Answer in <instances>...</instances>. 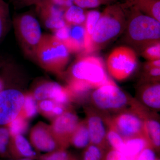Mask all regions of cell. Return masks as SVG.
Returning a JSON list of instances; mask_svg holds the SVG:
<instances>
[{
    "instance_id": "cell-20",
    "label": "cell",
    "mask_w": 160,
    "mask_h": 160,
    "mask_svg": "<svg viewBox=\"0 0 160 160\" xmlns=\"http://www.w3.org/2000/svg\"><path fill=\"white\" fill-rule=\"evenodd\" d=\"M13 153L21 157V158H30L33 159L36 153L27 139L22 135L15 137Z\"/></svg>"
},
{
    "instance_id": "cell-32",
    "label": "cell",
    "mask_w": 160,
    "mask_h": 160,
    "mask_svg": "<svg viewBox=\"0 0 160 160\" xmlns=\"http://www.w3.org/2000/svg\"><path fill=\"white\" fill-rule=\"evenodd\" d=\"M9 140V132L7 129H0V154L5 153L7 149Z\"/></svg>"
},
{
    "instance_id": "cell-35",
    "label": "cell",
    "mask_w": 160,
    "mask_h": 160,
    "mask_svg": "<svg viewBox=\"0 0 160 160\" xmlns=\"http://www.w3.org/2000/svg\"><path fill=\"white\" fill-rule=\"evenodd\" d=\"M56 104L53 101L44 100L40 103V107L43 111L46 112H51Z\"/></svg>"
},
{
    "instance_id": "cell-33",
    "label": "cell",
    "mask_w": 160,
    "mask_h": 160,
    "mask_svg": "<svg viewBox=\"0 0 160 160\" xmlns=\"http://www.w3.org/2000/svg\"><path fill=\"white\" fill-rule=\"evenodd\" d=\"M104 160H130L122 152L112 149H108L105 153Z\"/></svg>"
},
{
    "instance_id": "cell-24",
    "label": "cell",
    "mask_w": 160,
    "mask_h": 160,
    "mask_svg": "<svg viewBox=\"0 0 160 160\" xmlns=\"http://www.w3.org/2000/svg\"><path fill=\"white\" fill-rule=\"evenodd\" d=\"M106 141L110 149L122 153L125 144L124 139L109 125L106 134Z\"/></svg>"
},
{
    "instance_id": "cell-3",
    "label": "cell",
    "mask_w": 160,
    "mask_h": 160,
    "mask_svg": "<svg viewBox=\"0 0 160 160\" xmlns=\"http://www.w3.org/2000/svg\"><path fill=\"white\" fill-rule=\"evenodd\" d=\"M127 15L122 4L109 5L101 13L92 36V51L102 48L125 31Z\"/></svg>"
},
{
    "instance_id": "cell-10",
    "label": "cell",
    "mask_w": 160,
    "mask_h": 160,
    "mask_svg": "<svg viewBox=\"0 0 160 160\" xmlns=\"http://www.w3.org/2000/svg\"><path fill=\"white\" fill-rule=\"evenodd\" d=\"M24 95L16 89L0 92V125L9 124L18 116L25 101Z\"/></svg>"
},
{
    "instance_id": "cell-12",
    "label": "cell",
    "mask_w": 160,
    "mask_h": 160,
    "mask_svg": "<svg viewBox=\"0 0 160 160\" xmlns=\"http://www.w3.org/2000/svg\"><path fill=\"white\" fill-rule=\"evenodd\" d=\"M79 124L78 117L71 112H64L55 120L52 128L54 132L60 136V148L65 149L68 146Z\"/></svg>"
},
{
    "instance_id": "cell-22",
    "label": "cell",
    "mask_w": 160,
    "mask_h": 160,
    "mask_svg": "<svg viewBox=\"0 0 160 160\" xmlns=\"http://www.w3.org/2000/svg\"><path fill=\"white\" fill-rule=\"evenodd\" d=\"M101 13L97 10H90L86 11V19L85 23L86 36H87V46L86 52H90L92 51V36L99 19Z\"/></svg>"
},
{
    "instance_id": "cell-38",
    "label": "cell",
    "mask_w": 160,
    "mask_h": 160,
    "mask_svg": "<svg viewBox=\"0 0 160 160\" xmlns=\"http://www.w3.org/2000/svg\"><path fill=\"white\" fill-rule=\"evenodd\" d=\"M33 160V159H30V158H21V159H17V160Z\"/></svg>"
},
{
    "instance_id": "cell-5",
    "label": "cell",
    "mask_w": 160,
    "mask_h": 160,
    "mask_svg": "<svg viewBox=\"0 0 160 160\" xmlns=\"http://www.w3.org/2000/svg\"><path fill=\"white\" fill-rule=\"evenodd\" d=\"M71 80L87 83L92 89L110 81L102 59L86 56L79 58L72 66Z\"/></svg>"
},
{
    "instance_id": "cell-36",
    "label": "cell",
    "mask_w": 160,
    "mask_h": 160,
    "mask_svg": "<svg viewBox=\"0 0 160 160\" xmlns=\"http://www.w3.org/2000/svg\"><path fill=\"white\" fill-rule=\"evenodd\" d=\"M64 108L62 106L56 104L52 109V112L55 115L59 116L64 113Z\"/></svg>"
},
{
    "instance_id": "cell-15",
    "label": "cell",
    "mask_w": 160,
    "mask_h": 160,
    "mask_svg": "<svg viewBox=\"0 0 160 160\" xmlns=\"http://www.w3.org/2000/svg\"><path fill=\"white\" fill-rule=\"evenodd\" d=\"M33 146L39 151L50 152L56 150L57 142L46 129L39 127L33 129L31 135Z\"/></svg>"
},
{
    "instance_id": "cell-19",
    "label": "cell",
    "mask_w": 160,
    "mask_h": 160,
    "mask_svg": "<svg viewBox=\"0 0 160 160\" xmlns=\"http://www.w3.org/2000/svg\"><path fill=\"white\" fill-rule=\"evenodd\" d=\"M70 142L78 149H85L91 144L86 122L79 124L70 138Z\"/></svg>"
},
{
    "instance_id": "cell-1",
    "label": "cell",
    "mask_w": 160,
    "mask_h": 160,
    "mask_svg": "<svg viewBox=\"0 0 160 160\" xmlns=\"http://www.w3.org/2000/svg\"><path fill=\"white\" fill-rule=\"evenodd\" d=\"M122 5L127 15L126 42L141 53L148 46L160 42V22L133 6Z\"/></svg>"
},
{
    "instance_id": "cell-16",
    "label": "cell",
    "mask_w": 160,
    "mask_h": 160,
    "mask_svg": "<svg viewBox=\"0 0 160 160\" xmlns=\"http://www.w3.org/2000/svg\"><path fill=\"white\" fill-rule=\"evenodd\" d=\"M155 112H150L145 119V135L154 150H160V124Z\"/></svg>"
},
{
    "instance_id": "cell-26",
    "label": "cell",
    "mask_w": 160,
    "mask_h": 160,
    "mask_svg": "<svg viewBox=\"0 0 160 160\" xmlns=\"http://www.w3.org/2000/svg\"><path fill=\"white\" fill-rule=\"evenodd\" d=\"M48 153L43 156L41 160H76L66 151L65 149L60 148Z\"/></svg>"
},
{
    "instance_id": "cell-28",
    "label": "cell",
    "mask_w": 160,
    "mask_h": 160,
    "mask_svg": "<svg viewBox=\"0 0 160 160\" xmlns=\"http://www.w3.org/2000/svg\"><path fill=\"white\" fill-rule=\"evenodd\" d=\"M10 132L14 137L21 135L26 128V121L22 117L18 116L10 123Z\"/></svg>"
},
{
    "instance_id": "cell-8",
    "label": "cell",
    "mask_w": 160,
    "mask_h": 160,
    "mask_svg": "<svg viewBox=\"0 0 160 160\" xmlns=\"http://www.w3.org/2000/svg\"><path fill=\"white\" fill-rule=\"evenodd\" d=\"M137 66L135 51L126 46H120L113 49L106 61V67L109 74L118 81L130 77Z\"/></svg>"
},
{
    "instance_id": "cell-2",
    "label": "cell",
    "mask_w": 160,
    "mask_h": 160,
    "mask_svg": "<svg viewBox=\"0 0 160 160\" xmlns=\"http://www.w3.org/2000/svg\"><path fill=\"white\" fill-rule=\"evenodd\" d=\"M92 107L104 114H116L143 106L118 87L112 80L93 89L90 94ZM113 114V115H114Z\"/></svg>"
},
{
    "instance_id": "cell-27",
    "label": "cell",
    "mask_w": 160,
    "mask_h": 160,
    "mask_svg": "<svg viewBox=\"0 0 160 160\" xmlns=\"http://www.w3.org/2000/svg\"><path fill=\"white\" fill-rule=\"evenodd\" d=\"M141 54L149 61L159 59L160 58V42L152 44L145 48Z\"/></svg>"
},
{
    "instance_id": "cell-9",
    "label": "cell",
    "mask_w": 160,
    "mask_h": 160,
    "mask_svg": "<svg viewBox=\"0 0 160 160\" xmlns=\"http://www.w3.org/2000/svg\"><path fill=\"white\" fill-rule=\"evenodd\" d=\"M87 112L86 122L91 144L108 150L110 149L106 141V134L109 127V116L104 114L92 106H90Z\"/></svg>"
},
{
    "instance_id": "cell-4",
    "label": "cell",
    "mask_w": 160,
    "mask_h": 160,
    "mask_svg": "<svg viewBox=\"0 0 160 160\" xmlns=\"http://www.w3.org/2000/svg\"><path fill=\"white\" fill-rule=\"evenodd\" d=\"M69 53L65 45L54 35L44 34L33 58L45 69L59 72L67 65Z\"/></svg>"
},
{
    "instance_id": "cell-25",
    "label": "cell",
    "mask_w": 160,
    "mask_h": 160,
    "mask_svg": "<svg viewBox=\"0 0 160 160\" xmlns=\"http://www.w3.org/2000/svg\"><path fill=\"white\" fill-rule=\"evenodd\" d=\"M82 160H104L107 150L94 144H90L85 148Z\"/></svg>"
},
{
    "instance_id": "cell-13",
    "label": "cell",
    "mask_w": 160,
    "mask_h": 160,
    "mask_svg": "<svg viewBox=\"0 0 160 160\" xmlns=\"http://www.w3.org/2000/svg\"><path fill=\"white\" fill-rule=\"evenodd\" d=\"M139 102L149 111L156 112L160 109L159 81L144 82L138 90Z\"/></svg>"
},
{
    "instance_id": "cell-17",
    "label": "cell",
    "mask_w": 160,
    "mask_h": 160,
    "mask_svg": "<svg viewBox=\"0 0 160 160\" xmlns=\"http://www.w3.org/2000/svg\"><path fill=\"white\" fill-rule=\"evenodd\" d=\"M122 153L130 160H134L138 155L146 147H151L145 135H140L124 139Z\"/></svg>"
},
{
    "instance_id": "cell-30",
    "label": "cell",
    "mask_w": 160,
    "mask_h": 160,
    "mask_svg": "<svg viewBox=\"0 0 160 160\" xmlns=\"http://www.w3.org/2000/svg\"><path fill=\"white\" fill-rule=\"evenodd\" d=\"M155 150L152 147H146L138 155L134 160H157Z\"/></svg>"
},
{
    "instance_id": "cell-34",
    "label": "cell",
    "mask_w": 160,
    "mask_h": 160,
    "mask_svg": "<svg viewBox=\"0 0 160 160\" xmlns=\"http://www.w3.org/2000/svg\"><path fill=\"white\" fill-rule=\"evenodd\" d=\"M14 7L18 9L27 7V6H37L45 0H12Z\"/></svg>"
},
{
    "instance_id": "cell-37",
    "label": "cell",
    "mask_w": 160,
    "mask_h": 160,
    "mask_svg": "<svg viewBox=\"0 0 160 160\" xmlns=\"http://www.w3.org/2000/svg\"><path fill=\"white\" fill-rule=\"evenodd\" d=\"M114 0H99L101 4H107L112 2Z\"/></svg>"
},
{
    "instance_id": "cell-39",
    "label": "cell",
    "mask_w": 160,
    "mask_h": 160,
    "mask_svg": "<svg viewBox=\"0 0 160 160\" xmlns=\"http://www.w3.org/2000/svg\"><path fill=\"white\" fill-rule=\"evenodd\" d=\"M2 82L0 81V91H1V89H2Z\"/></svg>"
},
{
    "instance_id": "cell-29",
    "label": "cell",
    "mask_w": 160,
    "mask_h": 160,
    "mask_svg": "<svg viewBox=\"0 0 160 160\" xmlns=\"http://www.w3.org/2000/svg\"><path fill=\"white\" fill-rule=\"evenodd\" d=\"M22 109L27 117H32L36 114L37 107L32 97L28 96L25 98Z\"/></svg>"
},
{
    "instance_id": "cell-40",
    "label": "cell",
    "mask_w": 160,
    "mask_h": 160,
    "mask_svg": "<svg viewBox=\"0 0 160 160\" xmlns=\"http://www.w3.org/2000/svg\"><path fill=\"white\" fill-rule=\"evenodd\" d=\"M157 160H160L158 158Z\"/></svg>"
},
{
    "instance_id": "cell-14",
    "label": "cell",
    "mask_w": 160,
    "mask_h": 160,
    "mask_svg": "<svg viewBox=\"0 0 160 160\" xmlns=\"http://www.w3.org/2000/svg\"><path fill=\"white\" fill-rule=\"evenodd\" d=\"M69 26L68 38L63 44L69 52H78L81 50L86 51L87 46V36L85 25H71Z\"/></svg>"
},
{
    "instance_id": "cell-7",
    "label": "cell",
    "mask_w": 160,
    "mask_h": 160,
    "mask_svg": "<svg viewBox=\"0 0 160 160\" xmlns=\"http://www.w3.org/2000/svg\"><path fill=\"white\" fill-rule=\"evenodd\" d=\"M150 112L145 108L122 112L109 116V125L124 139L138 136H146L145 119Z\"/></svg>"
},
{
    "instance_id": "cell-6",
    "label": "cell",
    "mask_w": 160,
    "mask_h": 160,
    "mask_svg": "<svg viewBox=\"0 0 160 160\" xmlns=\"http://www.w3.org/2000/svg\"><path fill=\"white\" fill-rule=\"evenodd\" d=\"M12 23L23 51L33 58L42 36L38 21L32 13L25 12L16 16Z\"/></svg>"
},
{
    "instance_id": "cell-21",
    "label": "cell",
    "mask_w": 160,
    "mask_h": 160,
    "mask_svg": "<svg viewBox=\"0 0 160 160\" xmlns=\"http://www.w3.org/2000/svg\"><path fill=\"white\" fill-rule=\"evenodd\" d=\"M86 11L85 9L73 5L65 10L64 18L66 25H85Z\"/></svg>"
},
{
    "instance_id": "cell-11",
    "label": "cell",
    "mask_w": 160,
    "mask_h": 160,
    "mask_svg": "<svg viewBox=\"0 0 160 160\" xmlns=\"http://www.w3.org/2000/svg\"><path fill=\"white\" fill-rule=\"evenodd\" d=\"M36 6L45 28L54 32L66 25L64 18L66 10L52 2L50 0H45Z\"/></svg>"
},
{
    "instance_id": "cell-31",
    "label": "cell",
    "mask_w": 160,
    "mask_h": 160,
    "mask_svg": "<svg viewBox=\"0 0 160 160\" xmlns=\"http://www.w3.org/2000/svg\"><path fill=\"white\" fill-rule=\"evenodd\" d=\"M73 4L85 9L97 8L101 5L99 0H74Z\"/></svg>"
},
{
    "instance_id": "cell-23",
    "label": "cell",
    "mask_w": 160,
    "mask_h": 160,
    "mask_svg": "<svg viewBox=\"0 0 160 160\" xmlns=\"http://www.w3.org/2000/svg\"><path fill=\"white\" fill-rule=\"evenodd\" d=\"M10 22L9 4L4 0H0V42L8 32Z\"/></svg>"
},
{
    "instance_id": "cell-18",
    "label": "cell",
    "mask_w": 160,
    "mask_h": 160,
    "mask_svg": "<svg viewBox=\"0 0 160 160\" xmlns=\"http://www.w3.org/2000/svg\"><path fill=\"white\" fill-rule=\"evenodd\" d=\"M124 4L160 22V0H126Z\"/></svg>"
}]
</instances>
